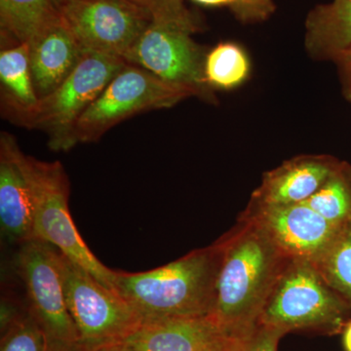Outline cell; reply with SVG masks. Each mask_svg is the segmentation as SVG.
<instances>
[{
  "label": "cell",
  "mask_w": 351,
  "mask_h": 351,
  "mask_svg": "<svg viewBox=\"0 0 351 351\" xmlns=\"http://www.w3.org/2000/svg\"><path fill=\"white\" fill-rule=\"evenodd\" d=\"M221 249L216 302L212 316L232 338L260 324L261 316L290 258L250 219L217 240Z\"/></svg>",
  "instance_id": "cell-1"
},
{
  "label": "cell",
  "mask_w": 351,
  "mask_h": 351,
  "mask_svg": "<svg viewBox=\"0 0 351 351\" xmlns=\"http://www.w3.org/2000/svg\"><path fill=\"white\" fill-rule=\"evenodd\" d=\"M189 97L186 90L128 64L76 121L69 149L80 143L96 142L113 126L137 113L172 108Z\"/></svg>",
  "instance_id": "cell-8"
},
{
  "label": "cell",
  "mask_w": 351,
  "mask_h": 351,
  "mask_svg": "<svg viewBox=\"0 0 351 351\" xmlns=\"http://www.w3.org/2000/svg\"><path fill=\"white\" fill-rule=\"evenodd\" d=\"M19 145L6 132L0 137V228L9 242L34 239V203L19 160Z\"/></svg>",
  "instance_id": "cell-14"
},
{
  "label": "cell",
  "mask_w": 351,
  "mask_h": 351,
  "mask_svg": "<svg viewBox=\"0 0 351 351\" xmlns=\"http://www.w3.org/2000/svg\"><path fill=\"white\" fill-rule=\"evenodd\" d=\"M241 217L257 225L290 260L313 265L319 262L341 228L304 203L267 205L250 201Z\"/></svg>",
  "instance_id": "cell-11"
},
{
  "label": "cell",
  "mask_w": 351,
  "mask_h": 351,
  "mask_svg": "<svg viewBox=\"0 0 351 351\" xmlns=\"http://www.w3.org/2000/svg\"><path fill=\"white\" fill-rule=\"evenodd\" d=\"M59 265L66 306L82 350L124 345L143 324L135 309L119 293L104 286L61 252Z\"/></svg>",
  "instance_id": "cell-6"
},
{
  "label": "cell",
  "mask_w": 351,
  "mask_h": 351,
  "mask_svg": "<svg viewBox=\"0 0 351 351\" xmlns=\"http://www.w3.org/2000/svg\"><path fill=\"white\" fill-rule=\"evenodd\" d=\"M219 265L221 249L216 241L157 269L135 274L117 271L114 290L143 323L212 315Z\"/></svg>",
  "instance_id": "cell-2"
},
{
  "label": "cell",
  "mask_w": 351,
  "mask_h": 351,
  "mask_svg": "<svg viewBox=\"0 0 351 351\" xmlns=\"http://www.w3.org/2000/svg\"><path fill=\"white\" fill-rule=\"evenodd\" d=\"M230 10L241 24H258L274 15L276 4L274 0H235Z\"/></svg>",
  "instance_id": "cell-25"
},
{
  "label": "cell",
  "mask_w": 351,
  "mask_h": 351,
  "mask_svg": "<svg viewBox=\"0 0 351 351\" xmlns=\"http://www.w3.org/2000/svg\"><path fill=\"white\" fill-rule=\"evenodd\" d=\"M0 351H46L43 332L29 311L1 332Z\"/></svg>",
  "instance_id": "cell-23"
},
{
  "label": "cell",
  "mask_w": 351,
  "mask_h": 351,
  "mask_svg": "<svg viewBox=\"0 0 351 351\" xmlns=\"http://www.w3.org/2000/svg\"><path fill=\"white\" fill-rule=\"evenodd\" d=\"M19 160L29 184L34 203V239L57 250L114 290L117 270L106 267L92 253L76 230L69 208V181L60 161L46 162L19 152Z\"/></svg>",
  "instance_id": "cell-4"
},
{
  "label": "cell",
  "mask_w": 351,
  "mask_h": 351,
  "mask_svg": "<svg viewBox=\"0 0 351 351\" xmlns=\"http://www.w3.org/2000/svg\"><path fill=\"white\" fill-rule=\"evenodd\" d=\"M337 226L351 221V163L339 162L322 188L304 202Z\"/></svg>",
  "instance_id": "cell-20"
},
{
  "label": "cell",
  "mask_w": 351,
  "mask_h": 351,
  "mask_svg": "<svg viewBox=\"0 0 351 351\" xmlns=\"http://www.w3.org/2000/svg\"><path fill=\"white\" fill-rule=\"evenodd\" d=\"M341 85V95L351 105V47L341 53L334 61Z\"/></svg>",
  "instance_id": "cell-26"
},
{
  "label": "cell",
  "mask_w": 351,
  "mask_h": 351,
  "mask_svg": "<svg viewBox=\"0 0 351 351\" xmlns=\"http://www.w3.org/2000/svg\"><path fill=\"white\" fill-rule=\"evenodd\" d=\"M193 1L206 6H226L230 8L234 4L235 0H193Z\"/></svg>",
  "instance_id": "cell-28"
},
{
  "label": "cell",
  "mask_w": 351,
  "mask_h": 351,
  "mask_svg": "<svg viewBox=\"0 0 351 351\" xmlns=\"http://www.w3.org/2000/svg\"><path fill=\"white\" fill-rule=\"evenodd\" d=\"M341 162L328 154L292 157L263 175L251 200L260 204H301L313 197Z\"/></svg>",
  "instance_id": "cell-13"
},
{
  "label": "cell",
  "mask_w": 351,
  "mask_h": 351,
  "mask_svg": "<svg viewBox=\"0 0 351 351\" xmlns=\"http://www.w3.org/2000/svg\"><path fill=\"white\" fill-rule=\"evenodd\" d=\"M57 9L83 52L123 60L152 23L145 9L129 0H66Z\"/></svg>",
  "instance_id": "cell-10"
},
{
  "label": "cell",
  "mask_w": 351,
  "mask_h": 351,
  "mask_svg": "<svg viewBox=\"0 0 351 351\" xmlns=\"http://www.w3.org/2000/svg\"><path fill=\"white\" fill-rule=\"evenodd\" d=\"M191 36L181 27L152 22L124 60L168 84L186 90L191 97L216 104L214 89L205 78L206 54Z\"/></svg>",
  "instance_id": "cell-9"
},
{
  "label": "cell",
  "mask_w": 351,
  "mask_h": 351,
  "mask_svg": "<svg viewBox=\"0 0 351 351\" xmlns=\"http://www.w3.org/2000/svg\"><path fill=\"white\" fill-rule=\"evenodd\" d=\"M314 265L330 287L351 306V221L341 226L330 248Z\"/></svg>",
  "instance_id": "cell-21"
},
{
  "label": "cell",
  "mask_w": 351,
  "mask_h": 351,
  "mask_svg": "<svg viewBox=\"0 0 351 351\" xmlns=\"http://www.w3.org/2000/svg\"><path fill=\"white\" fill-rule=\"evenodd\" d=\"M351 47V0L317 4L304 22V49L316 62L334 63Z\"/></svg>",
  "instance_id": "cell-16"
},
{
  "label": "cell",
  "mask_w": 351,
  "mask_h": 351,
  "mask_svg": "<svg viewBox=\"0 0 351 351\" xmlns=\"http://www.w3.org/2000/svg\"><path fill=\"white\" fill-rule=\"evenodd\" d=\"M152 16V22L175 25L195 34L200 31L199 21L184 5L182 0H129Z\"/></svg>",
  "instance_id": "cell-22"
},
{
  "label": "cell",
  "mask_w": 351,
  "mask_h": 351,
  "mask_svg": "<svg viewBox=\"0 0 351 351\" xmlns=\"http://www.w3.org/2000/svg\"><path fill=\"white\" fill-rule=\"evenodd\" d=\"M285 335L282 330L258 324L250 334L237 339L233 351H278L279 341Z\"/></svg>",
  "instance_id": "cell-24"
},
{
  "label": "cell",
  "mask_w": 351,
  "mask_h": 351,
  "mask_svg": "<svg viewBox=\"0 0 351 351\" xmlns=\"http://www.w3.org/2000/svg\"><path fill=\"white\" fill-rule=\"evenodd\" d=\"M57 18L59 12L53 0H0L1 36L12 45L29 44Z\"/></svg>",
  "instance_id": "cell-17"
},
{
  "label": "cell",
  "mask_w": 351,
  "mask_h": 351,
  "mask_svg": "<svg viewBox=\"0 0 351 351\" xmlns=\"http://www.w3.org/2000/svg\"><path fill=\"white\" fill-rule=\"evenodd\" d=\"M341 335H343V350L345 351H351V318L346 322Z\"/></svg>",
  "instance_id": "cell-27"
},
{
  "label": "cell",
  "mask_w": 351,
  "mask_h": 351,
  "mask_svg": "<svg viewBox=\"0 0 351 351\" xmlns=\"http://www.w3.org/2000/svg\"><path fill=\"white\" fill-rule=\"evenodd\" d=\"M235 343H237V341H235ZM235 343H234V345H235ZM234 345H233V346H232V348H230V350H228V351H233V346H234Z\"/></svg>",
  "instance_id": "cell-32"
},
{
  "label": "cell",
  "mask_w": 351,
  "mask_h": 351,
  "mask_svg": "<svg viewBox=\"0 0 351 351\" xmlns=\"http://www.w3.org/2000/svg\"><path fill=\"white\" fill-rule=\"evenodd\" d=\"M122 348H123V345H114L106 346V348L95 351H122Z\"/></svg>",
  "instance_id": "cell-29"
},
{
  "label": "cell",
  "mask_w": 351,
  "mask_h": 351,
  "mask_svg": "<svg viewBox=\"0 0 351 351\" xmlns=\"http://www.w3.org/2000/svg\"><path fill=\"white\" fill-rule=\"evenodd\" d=\"M60 251L38 239L20 245L16 274L24 284L27 311L45 339L46 351H83L64 298Z\"/></svg>",
  "instance_id": "cell-7"
},
{
  "label": "cell",
  "mask_w": 351,
  "mask_h": 351,
  "mask_svg": "<svg viewBox=\"0 0 351 351\" xmlns=\"http://www.w3.org/2000/svg\"><path fill=\"white\" fill-rule=\"evenodd\" d=\"M237 339L206 315L144 322L124 346L137 351H228Z\"/></svg>",
  "instance_id": "cell-12"
},
{
  "label": "cell",
  "mask_w": 351,
  "mask_h": 351,
  "mask_svg": "<svg viewBox=\"0 0 351 351\" xmlns=\"http://www.w3.org/2000/svg\"><path fill=\"white\" fill-rule=\"evenodd\" d=\"M204 73L210 87L230 91L250 77L251 61L239 44L221 43L207 53Z\"/></svg>",
  "instance_id": "cell-19"
},
{
  "label": "cell",
  "mask_w": 351,
  "mask_h": 351,
  "mask_svg": "<svg viewBox=\"0 0 351 351\" xmlns=\"http://www.w3.org/2000/svg\"><path fill=\"white\" fill-rule=\"evenodd\" d=\"M0 80L4 88L1 107L29 108L38 103L32 83L29 44H16L1 50Z\"/></svg>",
  "instance_id": "cell-18"
},
{
  "label": "cell",
  "mask_w": 351,
  "mask_h": 351,
  "mask_svg": "<svg viewBox=\"0 0 351 351\" xmlns=\"http://www.w3.org/2000/svg\"><path fill=\"white\" fill-rule=\"evenodd\" d=\"M122 351H137V350H132V348H128V346H125L123 345V348H122Z\"/></svg>",
  "instance_id": "cell-31"
},
{
  "label": "cell",
  "mask_w": 351,
  "mask_h": 351,
  "mask_svg": "<svg viewBox=\"0 0 351 351\" xmlns=\"http://www.w3.org/2000/svg\"><path fill=\"white\" fill-rule=\"evenodd\" d=\"M127 64L122 58L84 53L55 91L29 108L1 107L2 115L17 125L45 132L52 151H69V135L76 121Z\"/></svg>",
  "instance_id": "cell-3"
},
{
  "label": "cell",
  "mask_w": 351,
  "mask_h": 351,
  "mask_svg": "<svg viewBox=\"0 0 351 351\" xmlns=\"http://www.w3.org/2000/svg\"><path fill=\"white\" fill-rule=\"evenodd\" d=\"M351 306L325 281L313 263L291 260L272 290L260 324L286 334L302 331L339 334Z\"/></svg>",
  "instance_id": "cell-5"
},
{
  "label": "cell",
  "mask_w": 351,
  "mask_h": 351,
  "mask_svg": "<svg viewBox=\"0 0 351 351\" xmlns=\"http://www.w3.org/2000/svg\"><path fill=\"white\" fill-rule=\"evenodd\" d=\"M64 1H66V0H53L54 2L55 6L58 7L60 4L63 3Z\"/></svg>",
  "instance_id": "cell-30"
},
{
  "label": "cell",
  "mask_w": 351,
  "mask_h": 351,
  "mask_svg": "<svg viewBox=\"0 0 351 351\" xmlns=\"http://www.w3.org/2000/svg\"><path fill=\"white\" fill-rule=\"evenodd\" d=\"M29 46L32 83L38 99L55 91L84 55L60 15L41 29Z\"/></svg>",
  "instance_id": "cell-15"
}]
</instances>
